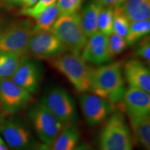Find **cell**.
I'll return each instance as SVG.
<instances>
[{"mask_svg":"<svg viewBox=\"0 0 150 150\" xmlns=\"http://www.w3.org/2000/svg\"><path fill=\"white\" fill-rule=\"evenodd\" d=\"M150 31V20L132 22L129 25L128 32L125 36L127 45H132L140 39L147 35Z\"/></svg>","mask_w":150,"mask_h":150,"instance_id":"cell-22","label":"cell"},{"mask_svg":"<svg viewBox=\"0 0 150 150\" xmlns=\"http://www.w3.org/2000/svg\"><path fill=\"white\" fill-rule=\"evenodd\" d=\"M4 121V117L3 115V112L0 109V126H1Z\"/></svg>","mask_w":150,"mask_h":150,"instance_id":"cell-35","label":"cell"},{"mask_svg":"<svg viewBox=\"0 0 150 150\" xmlns=\"http://www.w3.org/2000/svg\"><path fill=\"white\" fill-rule=\"evenodd\" d=\"M102 7L98 0H91L79 13L82 27L88 38L98 31L97 20Z\"/></svg>","mask_w":150,"mask_h":150,"instance_id":"cell-18","label":"cell"},{"mask_svg":"<svg viewBox=\"0 0 150 150\" xmlns=\"http://www.w3.org/2000/svg\"><path fill=\"white\" fill-rule=\"evenodd\" d=\"M33 23L29 20L13 22L0 32V52H11L23 58L29 52Z\"/></svg>","mask_w":150,"mask_h":150,"instance_id":"cell-6","label":"cell"},{"mask_svg":"<svg viewBox=\"0 0 150 150\" xmlns=\"http://www.w3.org/2000/svg\"><path fill=\"white\" fill-rule=\"evenodd\" d=\"M39 0H22L23 8H29L34 6Z\"/></svg>","mask_w":150,"mask_h":150,"instance_id":"cell-31","label":"cell"},{"mask_svg":"<svg viewBox=\"0 0 150 150\" xmlns=\"http://www.w3.org/2000/svg\"><path fill=\"white\" fill-rule=\"evenodd\" d=\"M0 134L12 150H33L38 143L31 127L20 118L4 120L0 126Z\"/></svg>","mask_w":150,"mask_h":150,"instance_id":"cell-8","label":"cell"},{"mask_svg":"<svg viewBox=\"0 0 150 150\" xmlns=\"http://www.w3.org/2000/svg\"><path fill=\"white\" fill-rule=\"evenodd\" d=\"M73 150H95L91 144L86 142H79Z\"/></svg>","mask_w":150,"mask_h":150,"instance_id":"cell-30","label":"cell"},{"mask_svg":"<svg viewBox=\"0 0 150 150\" xmlns=\"http://www.w3.org/2000/svg\"><path fill=\"white\" fill-rule=\"evenodd\" d=\"M0 150H8V147L6 145L4 141L0 143Z\"/></svg>","mask_w":150,"mask_h":150,"instance_id":"cell-33","label":"cell"},{"mask_svg":"<svg viewBox=\"0 0 150 150\" xmlns=\"http://www.w3.org/2000/svg\"><path fill=\"white\" fill-rule=\"evenodd\" d=\"M81 56L86 62L102 65L111 60L108 46V36L97 31L88 38Z\"/></svg>","mask_w":150,"mask_h":150,"instance_id":"cell-13","label":"cell"},{"mask_svg":"<svg viewBox=\"0 0 150 150\" xmlns=\"http://www.w3.org/2000/svg\"><path fill=\"white\" fill-rule=\"evenodd\" d=\"M125 1V0H98L103 6H110L113 8L120 7Z\"/></svg>","mask_w":150,"mask_h":150,"instance_id":"cell-29","label":"cell"},{"mask_svg":"<svg viewBox=\"0 0 150 150\" xmlns=\"http://www.w3.org/2000/svg\"><path fill=\"white\" fill-rule=\"evenodd\" d=\"M11 79L17 85L33 95L39 90L42 79V68L36 61L22 58Z\"/></svg>","mask_w":150,"mask_h":150,"instance_id":"cell-12","label":"cell"},{"mask_svg":"<svg viewBox=\"0 0 150 150\" xmlns=\"http://www.w3.org/2000/svg\"><path fill=\"white\" fill-rule=\"evenodd\" d=\"M50 31L70 52L81 54L88 37L82 27L79 13L59 16Z\"/></svg>","mask_w":150,"mask_h":150,"instance_id":"cell-4","label":"cell"},{"mask_svg":"<svg viewBox=\"0 0 150 150\" xmlns=\"http://www.w3.org/2000/svg\"><path fill=\"white\" fill-rule=\"evenodd\" d=\"M22 58L11 52H0V79H11Z\"/></svg>","mask_w":150,"mask_h":150,"instance_id":"cell-21","label":"cell"},{"mask_svg":"<svg viewBox=\"0 0 150 150\" xmlns=\"http://www.w3.org/2000/svg\"><path fill=\"white\" fill-rule=\"evenodd\" d=\"M32 99V94L11 79H0V108L6 114L12 115L24 109Z\"/></svg>","mask_w":150,"mask_h":150,"instance_id":"cell-10","label":"cell"},{"mask_svg":"<svg viewBox=\"0 0 150 150\" xmlns=\"http://www.w3.org/2000/svg\"><path fill=\"white\" fill-rule=\"evenodd\" d=\"M120 8L130 22L149 20L150 0H125Z\"/></svg>","mask_w":150,"mask_h":150,"instance_id":"cell-19","label":"cell"},{"mask_svg":"<svg viewBox=\"0 0 150 150\" xmlns=\"http://www.w3.org/2000/svg\"><path fill=\"white\" fill-rule=\"evenodd\" d=\"M27 113L38 139L42 143L51 145L64 125L40 101L33 103Z\"/></svg>","mask_w":150,"mask_h":150,"instance_id":"cell-5","label":"cell"},{"mask_svg":"<svg viewBox=\"0 0 150 150\" xmlns=\"http://www.w3.org/2000/svg\"><path fill=\"white\" fill-rule=\"evenodd\" d=\"M81 132L76 124L63 125L61 131L52 144V150H73L79 143Z\"/></svg>","mask_w":150,"mask_h":150,"instance_id":"cell-16","label":"cell"},{"mask_svg":"<svg viewBox=\"0 0 150 150\" xmlns=\"http://www.w3.org/2000/svg\"><path fill=\"white\" fill-rule=\"evenodd\" d=\"M6 1H8V2L11 4H21L22 2V0H6Z\"/></svg>","mask_w":150,"mask_h":150,"instance_id":"cell-34","label":"cell"},{"mask_svg":"<svg viewBox=\"0 0 150 150\" xmlns=\"http://www.w3.org/2000/svg\"><path fill=\"white\" fill-rule=\"evenodd\" d=\"M3 141H4V140L2 139V138H1V137L0 136V143H1V142H2Z\"/></svg>","mask_w":150,"mask_h":150,"instance_id":"cell-36","label":"cell"},{"mask_svg":"<svg viewBox=\"0 0 150 150\" xmlns=\"http://www.w3.org/2000/svg\"><path fill=\"white\" fill-rule=\"evenodd\" d=\"M79 102L86 122L91 127L104 122L114 111L109 101L92 93H81Z\"/></svg>","mask_w":150,"mask_h":150,"instance_id":"cell-9","label":"cell"},{"mask_svg":"<svg viewBox=\"0 0 150 150\" xmlns=\"http://www.w3.org/2000/svg\"><path fill=\"white\" fill-rule=\"evenodd\" d=\"M130 21L128 20L120 8H115L113 10V20H112V33L125 38L128 32Z\"/></svg>","mask_w":150,"mask_h":150,"instance_id":"cell-24","label":"cell"},{"mask_svg":"<svg viewBox=\"0 0 150 150\" xmlns=\"http://www.w3.org/2000/svg\"><path fill=\"white\" fill-rule=\"evenodd\" d=\"M129 119L135 142L142 149L150 150V115Z\"/></svg>","mask_w":150,"mask_h":150,"instance_id":"cell-17","label":"cell"},{"mask_svg":"<svg viewBox=\"0 0 150 150\" xmlns=\"http://www.w3.org/2000/svg\"><path fill=\"white\" fill-rule=\"evenodd\" d=\"M114 8L110 6H103L99 12L97 20L98 31L108 36L112 33V20Z\"/></svg>","mask_w":150,"mask_h":150,"instance_id":"cell-23","label":"cell"},{"mask_svg":"<svg viewBox=\"0 0 150 150\" xmlns=\"http://www.w3.org/2000/svg\"><path fill=\"white\" fill-rule=\"evenodd\" d=\"M99 133L100 150H134L130 127L120 111L111 113Z\"/></svg>","mask_w":150,"mask_h":150,"instance_id":"cell-3","label":"cell"},{"mask_svg":"<svg viewBox=\"0 0 150 150\" xmlns=\"http://www.w3.org/2000/svg\"><path fill=\"white\" fill-rule=\"evenodd\" d=\"M33 150H52V146L50 145L40 142V143L37 144Z\"/></svg>","mask_w":150,"mask_h":150,"instance_id":"cell-32","label":"cell"},{"mask_svg":"<svg viewBox=\"0 0 150 150\" xmlns=\"http://www.w3.org/2000/svg\"><path fill=\"white\" fill-rule=\"evenodd\" d=\"M136 45L134 52L141 59L149 62L150 61V38L149 35H146L139 41Z\"/></svg>","mask_w":150,"mask_h":150,"instance_id":"cell-28","label":"cell"},{"mask_svg":"<svg viewBox=\"0 0 150 150\" xmlns=\"http://www.w3.org/2000/svg\"><path fill=\"white\" fill-rule=\"evenodd\" d=\"M28 50L38 59H52L65 53L67 50L55 34L48 31L33 32Z\"/></svg>","mask_w":150,"mask_h":150,"instance_id":"cell-11","label":"cell"},{"mask_svg":"<svg viewBox=\"0 0 150 150\" xmlns=\"http://www.w3.org/2000/svg\"><path fill=\"white\" fill-rule=\"evenodd\" d=\"M50 60L52 67L65 76L76 91L81 93H91L93 67L81 54L65 52Z\"/></svg>","mask_w":150,"mask_h":150,"instance_id":"cell-2","label":"cell"},{"mask_svg":"<svg viewBox=\"0 0 150 150\" xmlns=\"http://www.w3.org/2000/svg\"><path fill=\"white\" fill-rule=\"evenodd\" d=\"M150 93L129 87L126 88L122 100L129 118L140 117L150 114Z\"/></svg>","mask_w":150,"mask_h":150,"instance_id":"cell-14","label":"cell"},{"mask_svg":"<svg viewBox=\"0 0 150 150\" xmlns=\"http://www.w3.org/2000/svg\"><path fill=\"white\" fill-rule=\"evenodd\" d=\"M108 46L111 59L121 54L127 48V43L125 38L112 33L108 36Z\"/></svg>","mask_w":150,"mask_h":150,"instance_id":"cell-25","label":"cell"},{"mask_svg":"<svg viewBox=\"0 0 150 150\" xmlns=\"http://www.w3.org/2000/svg\"><path fill=\"white\" fill-rule=\"evenodd\" d=\"M59 17V8L56 3L50 6L34 18L35 22L33 26V32L50 31Z\"/></svg>","mask_w":150,"mask_h":150,"instance_id":"cell-20","label":"cell"},{"mask_svg":"<svg viewBox=\"0 0 150 150\" xmlns=\"http://www.w3.org/2000/svg\"><path fill=\"white\" fill-rule=\"evenodd\" d=\"M122 72L129 87L150 93V71L139 59H131L125 62Z\"/></svg>","mask_w":150,"mask_h":150,"instance_id":"cell-15","label":"cell"},{"mask_svg":"<svg viewBox=\"0 0 150 150\" xmlns=\"http://www.w3.org/2000/svg\"><path fill=\"white\" fill-rule=\"evenodd\" d=\"M58 0H39L33 6L29 8H22L21 14L34 19L46 8L57 2Z\"/></svg>","mask_w":150,"mask_h":150,"instance_id":"cell-27","label":"cell"},{"mask_svg":"<svg viewBox=\"0 0 150 150\" xmlns=\"http://www.w3.org/2000/svg\"><path fill=\"white\" fill-rule=\"evenodd\" d=\"M40 101L63 125L76 124L77 122L79 116L76 103L63 88L56 86L47 90Z\"/></svg>","mask_w":150,"mask_h":150,"instance_id":"cell-7","label":"cell"},{"mask_svg":"<svg viewBox=\"0 0 150 150\" xmlns=\"http://www.w3.org/2000/svg\"><path fill=\"white\" fill-rule=\"evenodd\" d=\"M83 0H58L56 2L59 16H68L79 13Z\"/></svg>","mask_w":150,"mask_h":150,"instance_id":"cell-26","label":"cell"},{"mask_svg":"<svg viewBox=\"0 0 150 150\" xmlns=\"http://www.w3.org/2000/svg\"><path fill=\"white\" fill-rule=\"evenodd\" d=\"M91 83V93L113 105L122 102L126 88L121 63L113 62L93 67Z\"/></svg>","mask_w":150,"mask_h":150,"instance_id":"cell-1","label":"cell"}]
</instances>
